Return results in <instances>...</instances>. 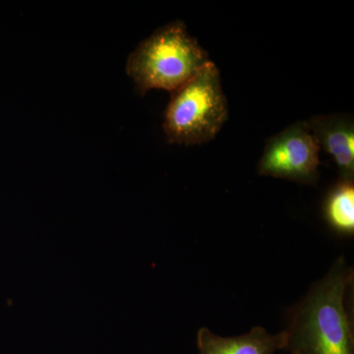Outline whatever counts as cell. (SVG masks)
I'll return each instance as SVG.
<instances>
[{
    "instance_id": "cell-1",
    "label": "cell",
    "mask_w": 354,
    "mask_h": 354,
    "mask_svg": "<svg viewBox=\"0 0 354 354\" xmlns=\"http://www.w3.org/2000/svg\"><path fill=\"white\" fill-rule=\"evenodd\" d=\"M353 270L339 257L291 313L286 349L290 354H354L346 291Z\"/></svg>"
},
{
    "instance_id": "cell-2",
    "label": "cell",
    "mask_w": 354,
    "mask_h": 354,
    "mask_svg": "<svg viewBox=\"0 0 354 354\" xmlns=\"http://www.w3.org/2000/svg\"><path fill=\"white\" fill-rule=\"evenodd\" d=\"M209 60L183 21H174L142 41L128 57L127 72L141 94L152 88L174 92Z\"/></svg>"
},
{
    "instance_id": "cell-3",
    "label": "cell",
    "mask_w": 354,
    "mask_h": 354,
    "mask_svg": "<svg viewBox=\"0 0 354 354\" xmlns=\"http://www.w3.org/2000/svg\"><path fill=\"white\" fill-rule=\"evenodd\" d=\"M227 118V100L220 70L209 62L171 92L162 127L169 143L202 145L215 138Z\"/></svg>"
},
{
    "instance_id": "cell-4",
    "label": "cell",
    "mask_w": 354,
    "mask_h": 354,
    "mask_svg": "<svg viewBox=\"0 0 354 354\" xmlns=\"http://www.w3.org/2000/svg\"><path fill=\"white\" fill-rule=\"evenodd\" d=\"M320 148L305 121L268 140L257 165L261 176L315 185L320 178Z\"/></svg>"
},
{
    "instance_id": "cell-5",
    "label": "cell",
    "mask_w": 354,
    "mask_h": 354,
    "mask_svg": "<svg viewBox=\"0 0 354 354\" xmlns=\"http://www.w3.org/2000/svg\"><path fill=\"white\" fill-rule=\"evenodd\" d=\"M320 150L333 158L339 178L354 180V122L342 114L315 115L305 121Z\"/></svg>"
},
{
    "instance_id": "cell-6",
    "label": "cell",
    "mask_w": 354,
    "mask_h": 354,
    "mask_svg": "<svg viewBox=\"0 0 354 354\" xmlns=\"http://www.w3.org/2000/svg\"><path fill=\"white\" fill-rule=\"evenodd\" d=\"M199 354H274L286 349V330L269 334L263 327H254L247 334L223 337L208 328H200L197 334Z\"/></svg>"
},
{
    "instance_id": "cell-7",
    "label": "cell",
    "mask_w": 354,
    "mask_h": 354,
    "mask_svg": "<svg viewBox=\"0 0 354 354\" xmlns=\"http://www.w3.org/2000/svg\"><path fill=\"white\" fill-rule=\"evenodd\" d=\"M323 213L333 232L342 236H353L354 180L339 178L326 195Z\"/></svg>"
}]
</instances>
